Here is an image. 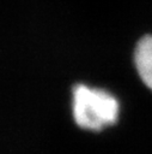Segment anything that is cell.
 <instances>
[{"mask_svg":"<svg viewBox=\"0 0 152 154\" xmlns=\"http://www.w3.org/2000/svg\"><path fill=\"white\" fill-rule=\"evenodd\" d=\"M72 95V113L78 126L98 131L116 123L120 103L111 93L101 88L77 84Z\"/></svg>","mask_w":152,"mask_h":154,"instance_id":"6da1fadb","label":"cell"},{"mask_svg":"<svg viewBox=\"0 0 152 154\" xmlns=\"http://www.w3.org/2000/svg\"><path fill=\"white\" fill-rule=\"evenodd\" d=\"M134 64L144 84L152 90V35H146L138 42Z\"/></svg>","mask_w":152,"mask_h":154,"instance_id":"7a4b0ae2","label":"cell"}]
</instances>
